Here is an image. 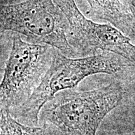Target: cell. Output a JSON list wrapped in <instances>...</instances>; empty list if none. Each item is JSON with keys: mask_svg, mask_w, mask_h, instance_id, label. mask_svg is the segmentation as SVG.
<instances>
[{"mask_svg": "<svg viewBox=\"0 0 135 135\" xmlns=\"http://www.w3.org/2000/svg\"><path fill=\"white\" fill-rule=\"evenodd\" d=\"M27 0H0L1 6H6V5H11L24 2Z\"/></svg>", "mask_w": 135, "mask_h": 135, "instance_id": "cell-8", "label": "cell"}, {"mask_svg": "<svg viewBox=\"0 0 135 135\" xmlns=\"http://www.w3.org/2000/svg\"><path fill=\"white\" fill-rule=\"evenodd\" d=\"M1 135H54L45 126H31L20 123L8 110H1Z\"/></svg>", "mask_w": 135, "mask_h": 135, "instance_id": "cell-7", "label": "cell"}, {"mask_svg": "<svg viewBox=\"0 0 135 135\" xmlns=\"http://www.w3.org/2000/svg\"><path fill=\"white\" fill-rule=\"evenodd\" d=\"M68 23V41L77 58L101 52L114 53L131 63L135 61V45L131 38L108 25L99 24L87 18L75 0H53Z\"/></svg>", "mask_w": 135, "mask_h": 135, "instance_id": "cell-5", "label": "cell"}, {"mask_svg": "<svg viewBox=\"0 0 135 135\" xmlns=\"http://www.w3.org/2000/svg\"><path fill=\"white\" fill-rule=\"evenodd\" d=\"M120 56L104 51L82 58H70L56 50L51 65L38 87L25 103L10 114L21 123L38 126L45 104L58 93L75 88L89 76L116 74L126 66Z\"/></svg>", "mask_w": 135, "mask_h": 135, "instance_id": "cell-2", "label": "cell"}, {"mask_svg": "<svg viewBox=\"0 0 135 135\" xmlns=\"http://www.w3.org/2000/svg\"><path fill=\"white\" fill-rule=\"evenodd\" d=\"M76 88L57 93L40 112L39 123L54 135H97L103 119L124 96L117 83L91 90Z\"/></svg>", "mask_w": 135, "mask_h": 135, "instance_id": "cell-1", "label": "cell"}, {"mask_svg": "<svg viewBox=\"0 0 135 135\" xmlns=\"http://www.w3.org/2000/svg\"><path fill=\"white\" fill-rule=\"evenodd\" d=\"M0 31L19 34L31 43L53 47L77 58L68 41V23L53 0H27L1 6Z\"/></svg>", "mask_w": 135, "mask_h": 135, "instance_id": "cell-3", "label": "cell"}, {"mask_svg": "<svg viewBox=\"0 0 135 135\" xmlns=\"http://www.w3.org/2000/svg\"><path fill=\"white\" fill-rule=\"evenodd\" d=\"M11 47L0 86V108L11 112L31 97L51 65L56 49L31 43L11 33Z\"/></svg>", "mask_w": 135, "mask_h": 135, "instance_id": "cell-4", "label": "cell"}, {"mask_svg": "<svg viewBox=\"0 0 135 135\" xmlns=\"http://www.w3.org/2000/svg\"><path fill=\"white\" fill-rule=\"evenodd\" d=\"M89 18L109 22L124 33L133 31V18L119 0H86Z\"/></svg>", "mask_w": 135, "mask_h": 135, "instance_id": "cell-6", "label": "cell"}]
</instances>
